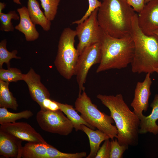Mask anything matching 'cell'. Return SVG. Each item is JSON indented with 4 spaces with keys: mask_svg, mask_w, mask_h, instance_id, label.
<instances>
[{
    "mask_svg": "<svg viewBox=\"0 0 158 158\" xmlns=\"http://www.w3.org/2000/svg\"><path fill=\"white\" fill-rule=\"evenodd\" d=\"M97 98L109 110L118 130L119 144L129 147L138 143L140 120L130 109L121 94L116 95L98 94Z\"/></svg>",
    "mask_w": 158,
    "mask_h": 158,
    "instance_id": "1",
    "label": "cell"
},
{
    "mask_svg": "<svg viewBox=\"0 0 158 158\" xmlns=\"http://www.w3.org/2000/svg\"><path fill=\"white\" fill-rule=\"evenodd\" d=\"M97 19L106 34L121 38L130 35L132 20L136 13L126 0H102Z\"/></svg>",
    "mask_w": 158,
    "mask_h": 158,
    "instance_id": "2",
    "label": "cell"
},
{
    "mask_svg": "<svg viewBox=\"0 0 158 158\" xmlns=\"http://www.w3.org/2000/svg\"><path fill=\"white\" fill-rule=\"evenodd\" d=\"M134 42V51L131 63L133 73L151 74L158 70V36L147 35L138 25V14L132 18L130 34Z\"/></svg>",
    "mask_w": 158,
    "mask_h": 158,
    "instance_id": "3",
    "label": "cell"
},
{
    "mask_svg": "<svg viewBox=\"0 0 158 158\" xmlns=\"http://www.w3.org/2000/svg\"><path fill=\"white\" fill-rule=\"evenodd\" d=\"M100 42L102 57L96 73L124 68L131 64L134 56V44L130 35L117 38L104 32Z\"/></svg>",
    "mask_w": 158,
    "mask_h": 158,
    "instance_id": "4",
    "label": "cell"
},
{
    "mask_svg": "<svg viewBox=\"0 0 158 158\" xmlns=\"http://www.w3.org/2000/svg\"><path fill=\"white\" fill-rule=\"evenodd\" d=\"M75 106V110L90 125L107 134L112 140L116 138L118 133L116 126L112 125L114 121L110 116L101 112L93 104L83 90L79 94Z\"/></svg>",
    "mask_w": 158,
    "mask_h": 158,
    "instance_id": "5",
    "label": "cell"
},
{
    "mask_svg": "<svg viewBox=\"0 0 158 158\" xmlns=\"http://www.w3.org/2000/svg\"><path fill=\"white\" fill-rule=\"evenodd\" d=\"M75 30L63 29L60 36L54 64L60 74L67 80L74 75L79 54L75 47Z\"/></svg>",
    "mask_w": 158,
    "mask_h": 158,
    "instance_id": "6",
    "label": "cell"
},
{
    "mask_svg": "<svg viewBox=\"0 0 158 158\" xmlns=\"http://www.w3.org/2000/svg\"><path fill=\"white\" fill-rule=\"evenodd\" d=\"M36 120L42 130L53 133L66 136L74 128L71 121L60 109H40L36 114Z\"/></svg>",
    "mask_w": 158,
    "mask_h": 158,
    "instance_id": "7",
    "label": "cell"
},
{
    "mask_svg": "<svg viewBox=\"0 0 158 158\" xmlns=\"http://www.w3.org/2000/svg\"><path fill=\"white\" fill-rule=\"evenodd\" d=\"M98 8L83 22L78 24L76 28L75 31L79 40L77 49L79 55L87 47L101 42L104 32L97 20Z\"/></svg>",
    "mask_w": 158,
    "mask_h": 158,
    "instance_id": "8",
    "label": "cell"
},
{
    "mask_svg": "<svg viewBox=\"0 0 158 158\" xmlns=\"http://www.w3.org/2000/svg\"><path fill=\"white\" fill-rule=\"evenodd\" d=\"M101 57L100 42L87 47L79 55L74 73L79 87V94L85 90L84 85L89 69L93 65L100 63Z\"/></svg>",
    "mask_w": 158,
    "mask_h": 158,
    "instance_id": "9",
    "label": "cell"
},
{
    "mask_svg": "<svg viewBox=\"0 0 158 158\" xmlns=\"http://www.w3.org/2000/svg\"><path fill=\"white\" fill-rule=\"evenodd\" d=\"M77 153L62 152L55 147L45 143L28 142L23 146L22 157L23 158H77Z\"/></svg>",
    "mask_w": 158,
    "mask_h": 158,
    "instance_id": "10",
    "label": "cell"
},
{
    "mask_svg": "<svg viewBox=\"0 0 158 158\" xmlns=\"http://www.w3.org/2000/svg\"><path fill=\"white\" fill-rule=\"evenodd\" d=\"M0 130L8 133L22 141L28 142H47L34 128L25 122H15L1 125Z\"/></svg>",
    "mask_w": 158,
    "mask_h": 158,
    "instance_id": "11",
    "label": "cell"
},
{
    "mask_svg": "<svg viewBox=\"0 0 158 158\" xmlns=\"http://www.w3.org/2000/svg\"><path fill=\"white\" fill-rule=\"evenodd\" d=\"M138 25L142 31L150 36L158 30V0H152L145 4L138 14Z\"/></svg>",
    "mask_w": 158,
    "mask_h": 158,
    "instance_id": "12",
    "label": "cell"
},
{
    "mask_svg": "<svg viewBox=\"0 0 158 158\" xmlns=\"http://www.w3.org/2000/svg\"><path fill=\"white\" fill-rule=\"evenodd\" d=\"M150 74L147 73L144 80L138 82L134 92V98L130 104L133 109V112L139 118L146 111L149 106L148 101L151 95L150 87L152 82Z\"/></svg>",
    "mask_w": 158,
    "mask_h": 158,
    "instance_id": "13",
    "label": "cell"
},
{
    "mask_svg": "<svg viewBox=\"0 0 158 158\" xmlns=\"http://www.w3.org/2000/svg\"><path fill=\"white\" fill-rule=\"evenodd\" d=\"M40 79V75L31 68L27 73L24 74L23 80L27 85L31 98L39 105L40 109H42L44 101L50 98V94L41 83Z\"/></svg>",
    "mask_w": 158,
    "mask_h": 158,
    "instance_id": "14",
    "label": "cell"
},
{
    "mask_svg": "<svg viewBox=\"0 0 158 158\" xmlns=\"http://www.w3.org/2000/svg\"><path fill=\"white\" fill-rule=\"evenodd\" d=\"M22 140L0 130V155L6 158L22 157Z\"/></svg>",
    "mask_w": 158,
    "mask_h": 158,
    "instance_id": "15",
    "label": "cell"
},
{
    "mask_svg": "<svg viewBox=\"0 0 158 158\" xmlns=\"http://www.w3.org/2000/svg\"><path fill=\"white\" fill-rule=\"evenodd\" d=\"M17 11L19 15L20 21L15 28L24 34L27 41L37 40L39 37V33L30 17L27 7L23 6L18 8Z\"/></svg>",
    "mask_w": 158,
    "mask_h": 158,
    "instance_id": "16",
    "label": "cell"
},
{
    "mask_svg": "<svg viewBox=\"0 0 158 158\" xmlns=\"http://www.w3.org/2000/svg\"><path fill=\"white\" fill-rule=\"evenodd\" d=\"M152 112L148 116L142 115L140 120L139 133L145 134L150 132L156 135L158 134V125L156 122L158 120V94L155 95L151 103Z\"/></svg>",
    "mask_w": 158,
    "mask_h": 158,
    "instance_id": "17",
    "label": "cell"
},
{
    "mask_svg": "<svg viewBox=\"0 0 158 158\" xmlns=\"http://www.w3.org/2000/svg\"><path fill=\"white\" fill-rule=\"evenodd\" d=\"M81 130L88 137L90 142V152L86 158H95L101 143L110 138L106 133L99 130H94L84 124L81 125Z\"/></svg>",
    "mask_w": 158,
    "mask_h": 158,
    "instance_id": "18",
    "label": "cell"
},
{
    "mask_svg": "<svg viewBox=\"0 0 158 158\" xmlns=\"http://www.w3.org/2000/svg\"><path fill=\"white\" fill-rule=\"evenodd\" d=\"M27 8L30 17L35 25H40L46 31L50 29L51 21L47 18L41 10L37 0H28Z\"/></svg>",
    "mask_w": 158,
    "mask_h": 158,
    "instance_id": "19",
    "label": "cell"
},
{
    "mask_svg": "<svg viewBox=\"0 0 158 158\" xmlns=\"http://www.w3.org/2000/svg\"><path fill=\"white\" fill-rule=\"evenodd\" d=\"M59 109L71 121L76 131L81 130V125L84 124L93 130L95 129L87 123L76 111L72 105L56 102Z\"/></svg>",
    "mask_w": 158,
    "mask_h": 158,
    "instance_id": "20",
    "label": "cell"
},
{
    "mask_svg": "<svg viewBox=\"0 0 158 158\" xmlns=\"http://www.w3.org/2000/svg\"><path fill=\"white\" fill-rule=\"evenodd\" d=\"M9 83L0 80V107L17 110L18 104L9 89Z\"/></svg>",
    "mask_w": 158,
    "mask_h": 158,
    "instance_id": "21",
    "label": "cell"
},
{
    "mask_svg": "<svg viewBox=\"0 0 158 158\" xmlns=\"http://www.w3.org/2000/svg\"><path fill=\"white\" fill-rule=\"evenodd\" d=\"M33 115L32 112L29 110L14 113L8 111L7 108L0 107V124L14 123L22 118L28 119Z\"/></svg>",
    "mask_w": 158,
    "mask_h": 158,
    "instance_id": "22",
    "label": "cell"
},
{
    "mask_svg": "<svg viewBox=\"0 0 158 158\" xmlns=\"http://www.w3.org/2000/svg\"><path fill=\"white\" fill-rule=\"evenodd\" d=\"M19 19L20 16L15 11H10L7 13H0V30L6 32H13L15 27L11 22L12 19L18 20Z\"/></svg>",
    "mask_w": 158,
    "mask_h": 158,
    "instance_id": "23",
    "label": "cell"
},
{
    "mask_svg": "<svg viewBox=\"0 0 158 158\" xmlns=\"http://www.w3.org/2000/svg\"><path fill=\"white\" fill-rule=\"evenodd\" d=\"M24 74L16 68L8 67L5 69H0V80L7 82H16L23 80Z\"/></svg>",
    "mask_w": 158,
    "mask_h": 158,
    "instance_id": "24",
    "label": "cell"
},
{
    "mask_svg": "<svg viewBox=\"0 0 158 158\" xmlns=\"http://www.w3.org/2000/svg\"><path fill=\"white\" fill-rule=\"evenodd\" d=\"M44 10V13L47 18L53 20L56 15L58 6L60 0H40Z\"/></svg>",
    "mask_w": 158,
    "mask_h": 158,
    "instance_id": "25",
    "label": "cell"
},
{
    "mask_svg": "<svg viewBox=\"0 0 158 158\" xmlns=\"http://www.w3.org/2000/svg\"><path fill=\"white\" fill-rule=\"evenodd\" d=\"M7 41L6 39L2 40L0 42V68H2L4 63H6L8 67H10V61L13 58L20 59L16 54L18 51L14 50L11 52L9 51L6 48Z\"/></svg>",
    "mask_w": 158,
    "mask_h": 158,
    "instance_id": "26",
    "label": "cell"
},
{
    "mask_svg": "<svg viewBox=\"0 0 158 158\" xmlns=\"http://www.w3.org/2000/svg\"><path fill=\"white\" fill-rule=\"evenodd\" d=\"M111 150L110 158H122L123 153L128 147L121 145L117 139L111 141Z\"/></svg>",
    "mask_w": 158,
    "mask_h": 158,
    "instance_id": "27",
    "label": "cell"
},
{
    "mask_svg": "<svg viewBox=\"0 0 158 158\" xmlns=\"http://www.w3.org/2000/svg\"><path fill=\"white\" fill-rule=\"evenodd\" d=\"M89 7L85 13L79 20L72 22V24H78L86 19L96 9L101 6L102 2L98 0H88Z\"/></svg>",
    "mask_w": 158,
    "mask_h": 158,
    "instance_id": "28",
    "label": "cell"
},
{
    "mask_svg": "<svg viewBox=\"0 0 158 158\" xmlns=\"http://www.w3.org/2000/svg\"><path fill=\"white\" fill-rule=\"evenodd\" d=\"M111 150V141L109 139H107L100 147L95 158H110Z\"/></svg>",
    "mask_w": 158,
    "mask_h": 158,
    "instance_id": "29",
    "label": "cell"
},
{
    "mask_svg": "<svg viewBox=\"0 0 158 158\" xmlns=\"http://www.w3.org/2000/svg\"><path fill=\"white\" fill-rule=\"evenodd\" d=\"M128 4L133 9L134 11L139 13L142 9L145 4V0H126Z\"/></svg>",
    "mask_w": 158,
    "mask_h": 158,
    "instance_id": "30",
    "label": "cell"
},
{
    "mask_svg": "<svg viewBox=\"0 0 158 158\" xmlns=\"http://www.w3.org/2000/svg\"><path fill=\"white\" fill-rule=\"evenodd\" d=\"M6 6V4L4 3L0 2V13H1L2 11Z\"/></svg>",
    "mask_w": 158,
    "mask_h": 158,
    "instance_id": "31",
    "label": "cell"
},
{
    "mask_svg": "<svg viewBox=\"0 0 158 158\" xmlns=\"http://www.w3.org/2000/svg\"><path fill=\"white\" fill-rule=\"evenodd\" d=\"M20 0H13V2L17 4L21 5V4L20 1Z\"/></svg>",
    "mask_w": 158,
    "mask_h": 158,
    "instance_id": "32",
    "label": "cell"
},
{
    "mask_svg": "<svg viewBox=\"0 0 158 158\" xmlns=\"http://www.w3.org/2000/svg\"><path fill=\"white\" fill-rule=\"evenodd\" d=\"M154 34L158 36V30L155 32ZM157 73H158V70Z\"/></svg>",
    "mask_w": 158,
    "mask_h": 158,
    "instance_id": "33",
    "label": "cell"
},
{
    "mask_svg": "<svg viewBox=\"0 0 158 158\" xmlns=\"http://www.w3.org/2000/svg\"><path fill=\"white\" fill-rule=\"evenodd\" d=\"M152 0H145V4H147L148 2H149L150 1H151Z\"/></svg>",
    "mask_w": 158,
    "mask_h": 158,
    "instance_id": "34",
    "label": "cell"
},
{
    "mask_svg": "<svg viewBox=\"0 0 158 158\" xmlns=\"http://www.w3.org/2000/svg\"></svg>",
    "mask_w": 158,
    "mask_h": 158,
    "instance_id": "35",
    "label": "cell"
}]
</instances>
